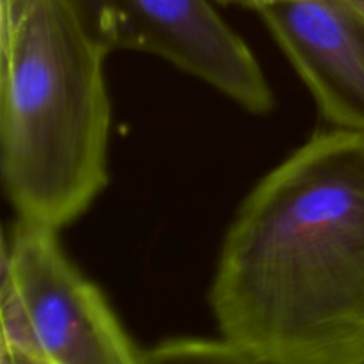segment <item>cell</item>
Segmentation results:
<instances>
[{
  "label": "cell",
  "mask_w": 364,
  "mask_h": 364,
  "mask_svg": "<svg viewBox=\"0 0 364 364\" xmlns=\"http://www.w3.org/2000/svg\"><path fill=\"white\" fill-rule=\"evenodd\" d=\"M2 345L36 364H144L57 230L16 220L2 259Z\"/></svg>",
  "instance_id": "3"
},
{
  "label": "cell",
  "mask_w": 364,
  "mask_h": 364,
  "mask_svg": "<svg viewBox=\"0 0 364 364\" xmlns=\"http://www.w3.org/2000/svg\"><path fill=\"white\" fill-rule=\"evenodd\" d=\"M89 38L112 52L149 53L212 85L251 114L274 92L244 39L208 0H64Z\"/></svg>",
  "instance_id": "4"
},
{
  "label": "cell",
  "mask_w": 364,
  "mask_h": 364,
  "mask_svg": "<svg viewBox=\"0 0 364 364\" xmlns=\"http://www.w3.org/2000/svg\"><path fill=\"white\" fill-rule=\"evenodd\" d=\"M105 57L64 0H0V160L18 220L59 231L105 188Z\"/></svg>",
  "instance_id": "2"
},
{
  "label": "cell",
  "mask_w": 364,
  "mask_h": 364,
  "mask_svg": "<svg viewBox=\"0 0 364 364\" xmlns=\"http://www.w3.org/2000/svg\"><path fill=\"white\" fill-rule=\"evenodd\" d=\"M322 116L364 134V16L347 0H255Z\"/></svg>",
  "instance_id": "5"
},
{
  "label": "cell",
  "mask_w": 364,
  "mask_h": 364,
  "mask_svg": "<svg viewBox=\"0 0 364 364\" xmlns=\"http://www.w3.org/2000/svg\"><path fill=\"white\" fill-rule=\"evenodd\" d=\"M347 2L350 4L352 7H355V9L364 16V0H347Z\"/></svg>",
  "instance_id": "9"
},
{
  "label": "cell",
  "mask_w": 364,
  "mask_h": 364,
  "mask_svg": "<svg viewBox=\"0 0 364 364\" xmlns=\"http://www.w3.org/2000/svg\"><path fill=\"white\" fill-rule=\"evenodd\" d=\"M208 299L262 364H364V134H316L249 192Z\"/></svg>",
  "instance_id": "1"
},
{
  "label": "cell",
  "mask_w": 364,
  "mask_h": 364,
  "mask_svg": "<svg viewBox=\"0 0 364 364\" xmlns=\"http://www.w3.org/2000/svg\"><path fill=\"white\" fill-rule=\"evenodd\" d=\"M217 2L224 4V6H238V7H244V9H249L255 0H217Z\"/></svg>",
  "instance_id": "8"
},
{
  "label": "cell",
  "mask_w": 364,
  "mask_h": 364,
  "mask_svg": "<svg viewBox=\"0 0 364 364\" xmlns=\"http://www.w3.org/2000/svg\"><path fill=\"white\" fill-rule=\"evenodd\" d=\"M144 364H262L233 343L205 338H178L142 352Z\"/></svg>",
  "instance_id": "6"
},
{
  "label": "cell",
  "mask_w": 364,
  "mask_h": 364,
  "mask_svg": "<svg viewBox=\"0 0 364 364\" xmlns=\"http://www.w3.org/2000/svg\"><path fill=\"white\" fill-rule=\"evenodd\" d=\"M0 364H36L34 361H31L25 355L18 354L14 350H7V348L0 347Z\"/></svg>",
  "instance_id": "7"
}]
</instances>
